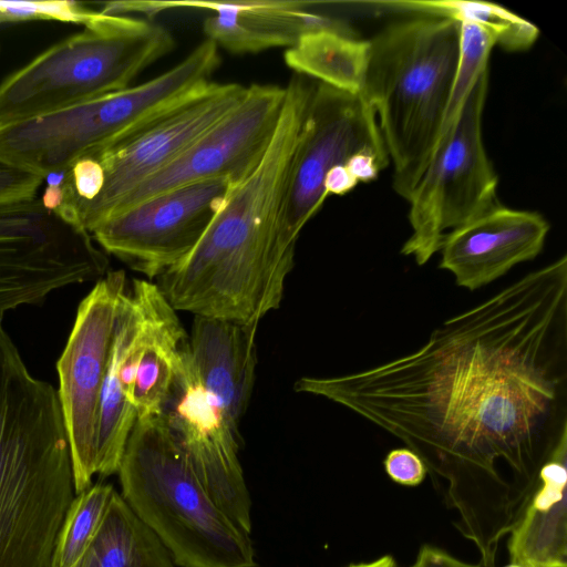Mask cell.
<instances>
[{"label": "cell", "mask_w": 567, "mask_h": 567, "mask_svg": "<svg viewBox=\"0 0 567 567\" xmlns=\"http://www.w3.org/2000/svg\"><path fill=\"white\" fill-rule=\"evenodd\" d=\"M362 152L389 156L372 106L363 94L315 84L289 176L284 214L289 243L297 245L327 199L323 183L329 171Z\"/></svg>", "instance_id": "7c38bea8"}, {"label": "cell", "mask_w": 567, "mask_h": 567, "mask_svg": "<svg viewBox=\"0 0 567 567\" xmlns=\"http://www.w3.org/2000/svg\"><path fill=\"white\" fill-rule=\"evenodd\" d=\"M344 567H399L394 558L390 555L381 556L371 561L350 564Z\"/></svg>", "instance_id": "1f68e13d"}, {"label": "cell", "mask_w": 567, "mask_h": 567, "mask_svg": "<svg viewBox=\"0 0 567 567\" xmlns=\"http://www.w3.org/2000/svg\"><path fill=\"white\" fill-rule=\"evenodd\" d=\"M231 187L209 179L173 188L110 217L91 235L104 252L157 279L194 250Z\"/></svg>", "instance_id": "4fadbf2b"}, {"label": "cell", "mask_w": 567, "mask_h": 567, "mask_svg": "<svg viewBox=\"0 0 567 567\" xmlns=\"http://www.w3.org/2000/svg\"><path fill=\"white\" fill-rule=\"evenodd\" d=\"M109 271L107 254L92 235L41 197L0 204V317L42 303L68 286L97 281Z\"/></svg>", "instance_id": "30bf717a"}, {"label": "cell", "mask_w": 567, "mask_h": 567, "mask_svg": "<svg viewBox=\"0 0 567 567\" xmlns=\"http://www.w3.org/2000/svg\"><path fill=\"white\" fill-rule=\"evenodd\" d=\"M358 182L351 176L346 165H339L329 171L323 187L327 196L344 195L357 186Z\"/></svg>", "instance_id": "4dcf8cb0"}, {"label": "cell", "mask_w": 567, "mask_h": 567, "mask_svg": "<svg viewBox=\"0 0 567 567\" xmlns=\"http://www.w3.org/2000/svg\"><path fill=\"white\" fill-rule=\"evenodd\" d=\"M257 328L195 316L188 338L200 382L237 433L255 383Z\"/></svg>", "instance_id": "d6986e66"}, {"label": "cell", "mask_w": 567, "mask_h": 567, "mask_svg": "<svg viewBox=\"0 0 567 567\" xmlns=\"http://www.w3.org/2000/svg\"><path fill=\"white\" fill-rule=\"evenodd\" d=\"M246 86L210 82L153 124L58 174L42 202L74 226L92 233L121 202L210 130L241 100Z\"/></svg>", "instance_id": "ba28073f"}, {"label": "cell", "mask_w": 567, "mask_h": 567, "mask_svg": "<svg viewBox=\"0 0 567 567\" xmlns=\"http://www.w3.org/2000/svg\"><path fill=\"white\" fill-rule=\"evenodd\" d=\"M157 536L116 491L90 545L73 567H175Z\"/></svg>", "instance_id": "603a6c76"}, {"label": "cell", "mask_w": 567, "mask_h": 567, "mask_svg": "<svg viewBox=\"0 0 567 567\" xmlns=\"http://www.w3.org/2000/svg\"><path fill=\"white\" fill-rule=\"evenodd\" d=\"M369 56V40L352 29H319L301 34L284 54L285 63L301 76L331 87L362 94Z\"/></svg>", "instance_id": "7402d4cb"}, {"label": "cell", "mask_w": 567, "mask_h": 567, "mask_svg": "<svg viewBox=\"0 0 567 567\" xmlns=\"http://www.w3.org/2000/svg\"><path fill=\"white\" fill-rule=\"evenodd\" d=\"M163 415L210 497L250 535L251 499L238 458L240 436L200 382L188 339L179 352Z\"/></svg>", "instance_id": "5bb4252c"}, {"label": "cell", "mask_w": 567, "mask_h": 567, "mask_svg": "<svg viewBox=\"0 0 567 567\" xmlns=\"http://www.w3.org/2000/svg\"><path fill=\"white\" fill-rule=\"evenodd\" d=\"M121 496L181 567H257L250 535L214 502L164 415L136 420L117 470Z\"/></svg>", "instance_id": "5b68a950"}, {"label": "cell", "mask_w": 567, "mask_h": 567, "mask_svg": "<svg viewBox=\"0 0 567 567\" xmlns=\"http://www.w3.org/2000/svg\"><path fill=\"white\" fill-rule=\"evenodd\" d=\"M115 492L96 483L75 496L60 529L51 567H73L95 536Z\"/></svg>", "instance_id": "d4e9b609"}, {"label": "cell", "mask_w": 567, "mask_h": 567, "mask_svg": "<svg viewBox=\"0 0 567 567\" xmlns=\"http://www.w3.org/2000/svg\"><path fill=\"white\" fill-rule=\"evenodd\" d=\"M384 4L412 13L442 16L456 21H474L491 31L496 39V44L508 51L529 48L539 33L538 29L525 19L488 2L452 0L386 2Z\"/></svg>", "instance_id": "cb8c5ba5"}, {"label": "cell", "mask_w": 567, "mask_h": 567, "mask_svg": "<svg viewBox=\"0 0 567 567\" xmlns=\"http://www.w3.org/2000/svg\"><path fill=\"white\" fill-rule=\"evenodd\" d=\"M549 227L539 213L498 202L445 236L439 267L451 272L458 287L474 291L536 258Z\"/></svg>", "instance_id": "2e32d148"}, {"label": "cell", "mask_w": 567, "mask_h": 567, "mask_svg": "<svg viewBox=\"0 0 567 567\" xmlns=\"http://www.w3.org/2000/svg\"><path fill=\"white\" fill-rule=\"evenodd\" d=\"M124 270H110L79 305L56 363L58 396L69 440L75 494L96 475L100 403L113 333L123 295Z\"/></svg>", "instance_id": "8fae6325"}, {"label": "cell", "mask_w": 567, "mask_h": 567, "mask_svg": "<svg viewBox=\"0 0 567 567\" xmlns=\"http://www.w3.org/2000/svg\"><path fill=\"white\" fill-rule=\"evenodd\" d=\"M83 25L0 83V124L126 89L175 48L173 34L146 19L95 11Z\"/></svg>", "instance_id": "52a82bcc"}, {"label": "cell", "mask_w": 567, "mask_h": 567, "mask_svg": "<svg viewBox=\"0 0 567 567\" xmlns=\"http://www.w3.org/2000/svg\"><path fill=\"white\" fill-rule=\"evenodd\" d=\"M313 85L291 78L260 162L231 187L194 250L157 278L176 311L259 324L279 307L296 251L284 233L286 197Z\"/></svg>", "instance_id": "7a4b0ae2"}, {"label": "cell", "mask_w": 567, "mask_h": 567, "mask_svg": "<svg viewBox=\"0 0 567 567\" xmlns=\"http://www.w3.org/2000/svg\"><path fill=\"white\" fill-rule=\"evenodd\" d=\"M144 326L141 279L122 297L103 382L96 449V475L117 473L137 415L133 403L135 373Z\"/></svg>", "instance_id": "ac0fdd59"}, {"label": "cell", "mask_w": 567, "mask_h": 567, "mask_svg": "<svg viewBox=\"0 0 567 567\" xmlns=\"http://www.w3.org/2000/svg\"><path fill=\"white\" fill-rule=\"evenodd\" d=\"M411 567H480L456 559L446 551L430 545H424L417 553Z\"/></svg>", "instance_id": "f546056e"}, {"label": "cell", "mask_w": 567, "mask_h": 567, "mask_svg": "<svg viewBox=\"0 0 567 567\" xmlns=\"http://www.w3.org/2000/svg\"><path fill=\"white\" fill-rule=\"evenodd\" d=\"M285 96L286 87L275 84L246 86L244 96L228 114L174 163L130 193L112 216L184 185L209 179H227L233 186L240 183L264 156Z\"/></svg>", "instance_id": "9a60e30c"}, {"label": "cell", "mask_w": 567, "mask_h": 567, "mask_svg": "<svg viewBox=\"0 0 567 567\" xmlns=\"http://www.w3.org/2000/svg\"><path fill=\"white\" fill-rule=\"evenodd\" d=\"M299 1H136L134 10L148 17L173 8L212 11L204 23L206 39L233 53L290 48L319 29H351L341 21L309 12Z\"/></svg>", "instance_id": "e0dca14e"}, {"label": "cell", "mask_w": 567, "mask_h": 567, "mask_svg": "<svg viewBox=\"0 0 567 567\" xmlns=\"http://www.w3.org/2000/svg\"><path fill=\"white\" fill-rule=\"evenodd\" d=\"M94 12L73 1H0V24L29 20H58L84 24Z\"/></svg>", "instance_id": "4316f807"}, {"label": "cell", "mask_w": 567, "mask_h": 567, "mask_svg": "<svg viewBox=\"0 0 567 567\" xmlns=\"http://www.w3.org/2000/svg\"><path fill=\"white\" fill-rule=\"evenodd\" d=\"M144 326L133 403L137 419L159 416L171 392L179 352L188 337L158 286L141 279Z\"/></svg>", "instance_id": "44dd1931"}, {"label": "cell", "mask_w": 567, "mask_h": 567, "mask_svg": "<svg viewBox=\"0 0 567 567\" xmlns=\"http://www.w3.org/2000/svg\"><path fill=\"white\" fill-rule=\"evenodd\" d=\"M567 442L543 466L539 482L509 530V563L567 567Z\"/></svg>", "instance_id": "ffe728a7"}, {"label": "cell", "mask_w": 567, "mask_h": 567, "mask_svg": "<svg viewBox=\"0 0 567 567\" xmlns=\"http://www.w3.org/2000/svg\"><path fill=\"white\" fill-rule=\"evenodd\" d=\"M488 68L477 78L457 118L440 137L434 154L410 198L411 236L401 254L425 265L445 236L496 203L498 178L482 137Z\"/></svg>", "instance_id": "9c48e42d"}, {"label": "cell", "mask_w": 567, "mask_h": 567, "mask_svg": "<svg viewBox=\"0 0 567 567\" xmlns=\"http://www.w3.org/2000/svg\"><path fill=\"white\" fill-rule=\"evenodd\" d=\"M458 55L460 23L442 16L413 13L369 40L362 94L379 118L393 189L406 200L439 143Z\"/></svg>", "instance_id": "277c9868"}, {"label": "cell", "mask_w": 567, "mask_h": 567, "mask_svg": "<svg viewBox=\"0 0 567 567\" xmlns=\"http://www.w3.org/2000/svg\"><path fill=\"white\" fill-rule=\"evenodd\" d=\"M383 465L388 476L404 486H417L427 474L423 461L408 447L390 451Z\"/></svg>", "instance_id": "f1b7e54d"}, {"label": "cell", "mask_w": 567, "mask_h": 567, "mask_svg": "<svg viewBox=\"0 0 567 567\" xmlns=\"http://www.w3.org/2000/svg\"><path fill=\"white\" fill-rule=\"evenodd\" d=\"M45 178L0 157V204L37 196Z\"/></svg>", "instance_id": "83f0119b"}, {"label": "cell", "mask_w": 567, "mask_h": 567, "mask_svg": "<svg viewBox=\"0 0 567 567\" xmlns=\"http://www.w3.org/2000/svg\"><path fill=\"white\" fill-rule=\"evenodd\" d=\"M220 64L206 39L138 85L37 117L0 124V157L47 178L131 138L210 83Z\"/></svg>", "instance_id": "8992f818"}, {"label": "cell", "mask_w": 567, "mask_h": 567, "mask_svg": "<svg viewBox=\"0 0 567 567\" xmlns=\"http://www.w3.org/2000/svg\"><path fill=\"white\" fill-rule=\"evenodd\" d=\"M297 392L401 440L444 484L453 524L495 567L501 540L567 442V256L434 329L415 351Z\"/></svg>", "instance_id": "6da1fadb"}, {"label": "cell", "mask_w": 567, "mask_h": 567, "mask_svg": "<svg viewBox=\"0 0 567 567\" xmlns=\"http://www.w3.org/2000/svg\"><path fill=\"white\" fill-rule=\"evenodd\" d=\"M458 23V63L441 136L457 118L478 75L488 68L489 53L496 44L494 34L480 23L470 20H461Z\"/></svg>", "instance_id": "484cf974"}, {"label": "cell", "mask_w": 567, "mask_h": 567, "mask_svg": "<svg viewBox=\"0 0 567 567\" xmlns=\"http://www.w3.org/2000/svg\"><path fill=\"white\" fill-rule=\"evenodd\" d=\"M75 496L58 391L29 371L0 317V567H51Z\"/></svg>", "instance_id": "3957f363"}, {"label": "cell", "mask_w": 567, "mask_h": 567, "mask_svg": "<svg viewBox=\"0 0 567 567\" xmlns=\"http://www.w3.org/2000/svg\"><path fill=\"white\" fill-rule=\"evenodd\" d=\"M505 567H519L518 565H515V564H512L509 563L508 565H506Z\"/></svg>", "instance_id": "d6a6232c"}]
</instances>
